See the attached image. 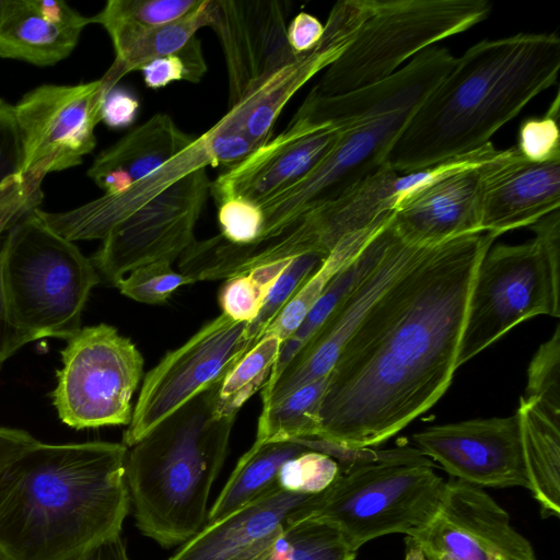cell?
Returning a JSON list of instances; mask_svg holds the SVG:
<instances>
[{
	"label": "cell",
	"mask_w": 560,
	"mask_h": 560,
	"mask_svg": "<svg viewBox=\"0 0 560 560\" xmlns=\"http://www.w3.org/2000/svg\"><path fill=\"white\" fill-rule=\"evenodd\" d=\"M494 240L476 233L430 247L380 296L328 374L317 438L371 448L438 402L457 370L474 277Z\"/></svg>",
	"instance_id": "1"
},
{
	"label": "cell",
	"mask_w": 560,
	"mask_h": 560,
	"mask_svg": "<svg viewBox=\"0 0 560 560\" xmlns=\"http://www.w3.org/2000/svg\"><path fill=\"white\" fill-rule=\"evenodd\" d=\"M128 447L38 442L0 475V546L13 560H71L120 535Z\"/></svg>",
	"instance_id": "2"
},
{
	"label": "cell",
	"mask_w": 560,
	"mask_h": 560,
	"mask_svg": "<svg viewBox=\"0 0 560 560\" xmlns=\"http://www.w3.org/2000/svg\"><path fill=\"white\" fill-rule=\"evenodd\" d=\"M560 38L518 33L469 47L412 112L386 165L422 172L480 151L539 93L557 82Z\"/></svg>",
	"instance_id": "3"
},
{
	"label": "cell",
	"mask_w": 560,
	"mask_h": 560,
	"mask_svg": "<svg viewBox=\"0 0 560 560\" xmlns=\"http://www.w3.org/2000/svg\"><path fill=\"white\" fill-rule=\"evenodd\" d=\"M221 382L128 448L126 482L136 526L164 548L184 544L207 523L209 494L235 420L215 413Z\"/></svg>",
	"instance_id": "4"
},
{
	"label": "cell",
	"mask_w": 560,
	"mask_h": 560,
	"mask_svg": "<svg viewBox=\"0 0 560 560\" xmlns=\"http://www.w3.org/2000/svg\"><path fill=\"white\" fill-rule=\"evenodd\" d=\"M0 270L11 320L31 341L74 336L101 280L92 260L50 229L38 208L0 242Z\"/></svg>",
	"instance_id": "5"
},
{
	"label": "cell",
	"mask_w": 560,
	"mask_h": 560,
	"mask_svg": "<svg viewBox=\"0 0 560 560\" xmlns=\"http://www.w3.org/2000/svg\"><path fill=\"white\" fill-rule=\"evenodd\" d=\"M535 237L491 245L476 270L456 368L467 363L520 323L560 316V211L529 226Z\"/></svg>",
	"instance_id": "6"
},
{
	"label": "cell",
	"mask_w": 560,
	"mask_h": 560,
	"mask_svg": "<svg viewBox=\"0 0 560 560\" xmlns=\"http://www.w3.org/2000/svg\"><path fill=\"white\" fill-rule=\"evenodd\" d=\"M445 487L432 462L417 447L404 445L339 472L320 493L312 515L335 526L358 551L377 537L411 536L424 528L438 512Z\"/></svg>",
	"instance_id": "7"
},
{
	"label": "cell",
	"mask_w": 560,
	"mask_h": 560,
	"mask_svg": "<svg viewBox=\"0 0 560 560\" xmlns=\"http://www.w3.org/2000/svg\"><path fill=\"white\" fill-rule=\"evenodd\" d=\"M353 38L311 90L349 93L393 75L407 60L487 20L488 0H369Z\"/></svg>",
	"instance_id": "8"
},
{
	"label": "cell",
	"mask_w": 560,
	"mask_h": 560,
	"mask_svg": "<svg viewBox=\"0 0 560 560\" xmlns=\"http://www.w3.org/2000/svg\"><path fill=\"white\" fill-rule=\"evenodd\" d=\"M61 359L51 397L65 424L81 430L130 423L144 361L129 338L107 324L88 326L67 340Z\"/></svg>",
	"instance_id": "9"
},
{
	"label": "cell",
	"mask_w": 560,
	"mask_h": 560,
	"mask_svg": "<svg viewBox=\"0 0 560 560\" xmlns=\"http://www.w3.org/2000/svg\"><path fill=\"white\" fill-rule=\"evenodd\" d=\"M246 323L223 313L151 369L121 443L135 445L162 420L218 382L252 348Z\"/></svg>",
	"instance_id": "10"
},
{
	"label": "cell",
	"mask_w": 560,
	"mask_h": 560,
	"mask_svg": "<svg viewBox=\"0 0 560 560\" xmlns=\"http://www.w3.org/2000/svg\"><path fill=\"white\" fill-rule=\"evenodd\" d=\"M114 88L104 75L75 85L44 84L13 105L23 176L42 184L48 173L81 164L96 145L103 101Z\"/></svg>",
	"instance_id": "11"
},
{
	"label": "cell",
	"mask_w": 560,
	"mask_h": 560,
	"mask_svg": "<svg viewBox=\"0 0 560 560\" xmlns=\"http://www.w3.org/2000/svg\"><path fill=\"white\" fill-rule=\"evenodd\" d=\"M210 186L207 167H200L116 225L91 258L98 275L115 285L141 266L173 264L196 241L195 228Z\"/></svg>",
	"instance_id": "12"
},
{
	"label": "cell",
	"mask_w": 560,
	"mask_h": 560,
	"mask_svg": "<svg viewBox=\"0 0 560 560\" xmlns=\"http://www.w3.org/2000/svg\"><path fill=\"white\" fill-rule=\"evenodd\" d=\"M417 107L376 113L349 125L308 175L260 206L265 223L258 240L278 234L301 215L334 201L376 173L386 164L392 143Z\"/></svg>",
	"instance_id": "13"
},
{
	"label": "cell",
	"mask_w": 560,
	"mask_h": 560,
	"mask_svg": "<svg viewBox=\"0 0 560 560\" xmlns=\"http://www.w3.org/2000/svg\"><path fill=\"white\" fill-rule=\"evenodd\" d=\"M405 560H538L483 488L451 478L431 522L405 536Z\"/></svg>",
	"instance_id": "14"
},
{
	"label": "cell",
	"mask_w": 560,
	"mask_h": 560,
	"mask_svg": "<svg viewBox=\"0 0 560 560\" xmlns=\"http://www.w3.org/2000/svg\"><path fill=\"white\" fill-rule=\"evenodd\" d=\"M495 151L490 143L478 152L432 167L425 179L400 194L390 217L396 234L409 245L434 247L482 233L481 172Z\"/></svg>",
	"instance_id": "15"
},
{
	"label": "cell",
	"mask_w": 560,
	"mask_h": 560,
	"mask_svg": "<svg viewBox=\"0 0 560 560\" xmlns=\"http://www.w3.org/2000/svg\"><path fill=\"white\" fill-rule=\"evenodd\" d=\"M290 2L210 0V23L225 59L229 108L298 56L287 37Z\"/></svg>",
	"instance_id": "16"
},
{
	"label": "cell",
	"mask_w": 560,
	"mask_h": 560,
	"mask_svg": "<svg viewBox=\"0 0 560 560\" xmlns=\"http://www.w3.org/2000/svg\"><path fill=\"white\" fill-rule=\"evenodd\" d=\"M412 440L451 478L481 488H529L516 412L429 427Z\"/></svg>",
	"instance_id": "17"
},
{
	"label": "cell",
	"mask_w": 560,
	"mask_h": 560,
	"mask_svg": "<svg viewBox=\"0 0 560 560\" xmlns=\"http://www.w3.org/2000/svg\"><path fill=\"white\" fill-rule=\"evenodd\" d=\"M428 248L409 245L395 232L378 264L338 304L277 378L262 387V408L307 383L327 376L372 305Z\"/></svg>",
	"instance_id": "18"
},
{
	"label": "cell",
	"mask_w": 560,
	"mask_h": 560,
	"mask_svg": "<svg viewBox=\"0 0 560 560\" xmlns=\"http://www.w3.org/2000/svg\"><path fill=\"white\" fill-rule=\"evenodd\" d=\"M347 127L317 125L293 116L282 132L211 182L210 195L217 206L236 197L261 206L308 175Z\"/></svg>",
	"instance_id": "19"
},
{
	"label": "cell",
	"mask_w": 560,
	"mask_h": 560,
	"mask_svg": "<svg viewBox=\"0 0 560 560\" xmlns=\"http://www.w3.org/2000/svg\"><path fill=\"white\" fill-rule=\"evenodd\" d=\"M370 11L369 0H342L331 8L324 34L310 51L276 72L258 90L229 108L215 124L242 130L259 145L272 138L273 127L289 101L313 77L330 66L348 46Z\"/></svg>",
	"instance_id": "20"
},
{
	"label": "cell",
	"mask_w": 560,
	"mask_h": 560,
	"mask_svg": "<svg viewBox=\"0 0 560 560\" xmlns=\"http://www.w3.org/2000/svg\"><path fill=\"white\" fill-rule=\"evenodd\" d=\"M560 207V161L530 162L516 148L498 150L483 164L480 229L494 237L530 226Z\"/></svg>",
	"instance_id": "21"
},
{
	"label": "cell",
	"mask_w": 560,
	"mask_h": 560,
	"mask_svg": "<svg viewBox=\"0 0 560 560\" xmlns=\"http://www.w3.org/2000/svg\"><path fill=\"white\" fill-rule=\"evenodd\" d=\"M320 493L276 489L206 524L167 560H258L285 525L313 514Z\"/></svg>",
	"instance_id": "22"
},
{
	"label": "cell",
	"mask_w": 560,
	"mask_h": 560,
	"mask_svg": "<svg viewBox=\"0 0 560 560\" xmlns=\"http://www.w3.org/2000/svg\"><path fill=\"white\" fill-rule=\"evenodd\" d=\"M211 166L200 137L180 154L150 175L135 182L125 191L102 197L62 212L38 213L46 224L62 237L74 241L103 240L116 225L185 175Z\"/></svg>",
	"instance_id": "23"
},
{
	"label": "cell",
	"mask_w": 560,
	"mask_h": 560,
	"mask_svg": "<svg viewBox=\"0 0 560 560\" xmlns=\"http://www.w3.org/2000/svg\"><path fill=\"white\" fill-rule=\"evenodd\" d=\"M93 23L65 1L4 0L0 18V58L52 66L75 48Z\"/></svg>",
	"instance_id": "24"
},
{
	"label": "cell",
	"mask_w": 560,
	"mask_h": 560,
	"mask_svg": "<svg viewBox=\"0 0 560 560\" xmlns=\"http://www.w3.org/2000/svg\"><path fill=\"white\" fill-rule=\"evenodd\" d=\"M195 139L170 115L158 113L103 150L88 176L106 195L122 192L180 154Z\"/></svg>",
	"instance_id": "25"
},
{
	"label": "cell",
	"mask_w": 560,
	"mask_h": 560,
	"mask_svg": "<svg viewBox=\"0 0 560 560\" xmlns=\"http://www.w3.org/2000/svg\"><path fill=\"white\" fill-rule=\"evenodd\" d=\"M516 413L529 488L542 517L560 516V418L521 397Z\"/></svg>",
	"instance_id": "26"
},
{
	"label": "cell",
	"mask_w": 560,
	"mask_h": 560,
	"mask_svg": "<svg viewBox=\"0 0 560 560\" xmlns=\"http://www.w3.org/2000/svg\"><path fill=\"white\" fill-rule=\"evenodd\" d=\"M210 23V0L183 19L158 27L118 24L104 27L115 49V59L105 75L114 83L148 62L172 54L187 44Z\"/></svg>",
	"instance_id": "27"
},
{
	"label": "cell",
	"mask_w": 560,
	"mask_h": 560,
	"mask_svg": "<svg viewBox=\"0 0 560 560\" xmlns=\"http://www.w3.org/2000/svg\"><path fill=\"white\" fill-rule=\"evenodd\" d=\"M296 441L256 443L243 454L215 502L208 512L207 523L217 522L265 494L280 489L277 477L290 458L306 451Z\"/></svg>",
	"instance_id": "28"
},
{
	"label": "cell",
	"mask_w": 560,
	"mask_h": 560,
	"mask_svg": "<svg viewBox=\"0 0 560 560\" xmlns=\"http://www.w3.org/2000/svg\"><path fill=\"white\" fill-rule=\"evenodd\" d=\"M394 234L395 231L389 217L355 258L331 279L298 329L282 342L278 360L266 385L277 378L290 360L320 327L338 304L378 264L388 248Z\"/></svg>",
	"instance_id": "29"
},
{
	"label": "cell",
	"mask_w": 560,
	"mask_h": 560,
	"mask_svg": "<svg viewBox=\"0 0 560 560\" xmlns=\"http://www.w3.org/2000/svg\"><path fill=\"white\" fill-rule=\"evenodd\" d=\"M22 160L14 106L0 98V236L43 200L40 183L23 176Z\"/></svg>",
	"instance_id": "30"
},
{
	"label": "cell",
	"mask_w": 560,
	"mask_h": 560,
	"mask_svg": "<svg viewBox=\"0 0 560 560\" xmlns=\"http://www.w3.org/2000/svg\"><path fill=\"white\" fill-rule=\"evenodd\" d=\"M327 383L328 375L307 383L262 408L255 442L317 438L320 432V404Z\"/></svg>",
	"instance_id": "31"
},
{
	"label": "cell",
	"mask_w": 560,
	"mask_h": 560,
	"mask_svg": "<svg viewBox=\"0 0 560 560\" xmlns=\"http://www.w3.org/2000/svg\"><path fill=\"white\" fill-rule=\"evenodd\" d=\"M389 217L342 240L320 267L302 284L265 334H273L282 342L285 341L301 325L331 279L355 258Z\"/></svg>",
	"instance_id": "32"
},
{
	"label": "cell",
	"mask_w": 560,
	"mask_h": 560,
	"mask_svg": "<svg viewBox=\"0 0 560 560\" xmlns=\"http://www.w3.org/2000/svg\"><path fill=\"white\" fill-rule=\"evenodd\" d=\"M353 551L330 523L308 515L292 521L258 560H355Z\"/></svg>",
	"instance_id": "33"
},
{
	"label": "cell",
	"mask_w": 560,
	"mask_h": 560,
	"mask_svg": "<svg viewBox=\"0 0 560 560\" xmlns=\"http://www.w3.org/2000/svg\"><path fill=\"white\" fill-rule=\"evenodd\" d=\"M282 341L266 332L225 374L217 395L218 417H236L244 404L268 382Z\"/></svg>",
	"instance_id": "34"
},
{
	"label": "cell",
	"mask_w": 560,
	"mask_h": 560,
	"mask_svg": "<svg viewBox=\"0 0 560 560\" xmlns=\"http://www.w3.org/2000/svg\"><path fill=\"white\" fill-rule=\"evenodd\" d=\"M293 258L268 261L225 279L218 295L222 313L235 322L252 323Z\"/></svg>",
	"instance_id": "35"
},
{
	"label": "cell",
	"mask_w": 560,
	"mask_h": 560,
	"mask_svg": "<svg viewBox=\"0 0 560 560\" xmlns=\"http://www.w3.org/2000/svg\"><path fill=\"white\" fill-rule=\"evenodd\" d=\"M202 0H109L95 15L93 23L158 27L176 22L195 11Z\"/></svg>",
	"instance_id": "36"
},
{
	"label": "cell",
	"mask_w": 560,
	"mask_h": 560,
	"mask_svg": "<svg viewBox=\"0 0 560 560\" xmlns=\"http://www.w3.org/2000/svg\"><path fill=\"white\" fill-rule=\"evenodd\" d=\"M326 258L327 255L316 252L293 258L272 287L257 317L246 326L252 347L258 342L271 322Z\"/></svg>",
	"instance_id": "37"
},
{
	"label": "cell",
	"mask_w": 560,
	"mask_h": 560,
	"mask_svg": "<svg viewBox=\"0 0 560 560\" xmlns=\"http://www.w3.org/2000/svg\"><path fill=\"white\" fill-rule=\"evenodd\" d=\"M525 400L560 418V326L539 346L527 369Z\"/></svg>",
	"instance_id": "38"
},
{
	"label": "cell",
	"mask_w": 560,
	"mask_h": 560,
	"mask_svg": "<svg viewBox=\"0 0 560 560\" xmlns=\"http://www.w3.org/2000/svg\"><path fill=\"white\" fill-rule=\"evenodd\" d=\"M194 283V279L175 271L171 262L156 261L130 271L115 287L131 300L155 305L165 303L179 288Z\"/></svg>",
	"instance_id": "39"
},
{
	"label": "cell",
	"mask_w": 560,
	"mask_h": 560,
	"mask_svg": "<svg viewBox=\"0 0 560 560\" xmlns=\"http://www.w3.org/2000/svg\"><path fill=\"white\" fill-rule=\"evenodd\" d=\"M207 70L201 40L194 36L178 50L148 62L139 71L147 88L159 90L177 81L198 83Z\"/></svg>",
	"instance_id": "40"
},
{
	"label": "cell",
	"mask_w": 560,
	"mask_h": 560,
	"mask_svg": "<svg viewBox=\"0 0 560 560\" xmlns=\"http://www.w3.org/2000/svg\"><path fill=\"white\" fill-rule=\"evenodd\" d=\"M338 475L339 466L334 458L306 450L280 467L277 483L284 491L318 494L325 491Z\"/></svg>",
	"instance_id": "41"
},
{
	"label": "cell",
	"mask_w": 560,
	"mask_h": 560,
	"mask_svg": "<svg viewBox=\"0 0 560 560\" xmlns=\"http://www.w3.org/2000/svg\"><path fill=\"white\" fill-rule=\"evenodd\" d=\"M559 95L546 114L528 117L518 127L516 150L530 162L560 161Z\"/></svg>",
	"instance_id": "42"
},
{
	"label": "cell",
	"mask_w": 560,
	"mask_h": 560,
	"mask_svg": "<svg viewBox=\"0 0 560 560\" xmlns=\"http://www.w3.org/2000/svg\"><path fill=\"white\" fill-rule=\"evenodd\" d=\"M218 222L223 238L233 244L247 245L261 236L265 215L259 205L236 197L218 206Z\"/></svg>",
	"instance_id": "43"
},
{
	"label": "cell",
	"mask_w": 560,
	"mask_h": 560,
	"mask_svg": "<svg viewBox=\"0 0 560 560\" xmlns=\"http://www.w3.org/2000/svg\"><path fill=\"white\" fill-rule=\"evenodd\" d=\"M211 166L229 170L254 153L259 145L242 130H229L213 125L201 135Z\"/></svg>",
	"instance_id": "44"
},
{
	"label": "cell",
	"mask_w": 560,
	"mask_h": 560,
	"mask_svg": "<svg viewBox=\"0 0 560 560\" xmlns=\"http://www.w3.org/2000/svg\"><path fill=\"white\" fill-rule=\"evenodd\" d=\"M140 108L138 97L122 88L112 89L105 96L101 110V121L109 128L131 126Z\"/></svg>",
	"instance_id": "45"
},
{
	"label": "cell",
	"mask_w": 560,
	"mask_h": 560,
	"mask_svg": "<svg viewBox=\"0 0 560 560\" xmlns=\"http://www.w3.org/2000/svg\"><path fill=\"white\" fill-rule=\"evenodd\" d=\"M324 24L314 15L300 12L287 27L289 45L294 54L300 55L312 50L324 34Z\"/></svg>",
	"instance_id": "46"
},
{
	"label": "cell",
	"mask_w": 560,
	"mask_h": 560,
	"mask_svg": "<svg viewBox=\"0 0 560 560\" xmlns=\"http://www.w3.org/2000/svg\"><path fill=\"white\" fill-rule=\"evenodd\" d=\"M31 339L11 320L0 270V366Z\"/></svg>",
	"instance_id": "47"
},
{
	"label": "cell",
	"mask_w": 560,
	"mask_h": 560,
	"mask_svg": "<svg viewBox=\"0 0 560 560\" xmlns=\"http://www.w3.org/2000/svg\"><path fill=\"white\" fill-rule=\"evenodd\" d=\"M38 442L25 430L0 427V475Z\"/></svg>",
	"instance_id": "48"
},
{
	"label": "cell",
	"mask_w": 560,
	"mask_h": 560,
	"mask_svg": "<svg viewBox=\"0 0 560 560\" xmlns=\"http://www.w3.org/2000/svg\"><path fill=\"white\" fill-rule=\"evenodd\" d=\"M71 560H130L125 540L113 536L95 545Z\"/></svg>",
	"instance_id": "49"
},
{
	"label": "cell",
	"mask_w": 560,
	"mask_h": 560,
	"mask_svg": "<svg viewBox=\"0 0 560 560\" xmlns=\"http://www.w3.org/2000/svg\"><path fill=\"white\" fill-rule=\"evenodd\" d=\"M0 560H13L5 550L0 546Z\"/></svg>",
	"instance_id": "50"
},
{
	"label": "cell",
	"mask_w": 560,
	"mask_h": 560,
	"mask_svg": "<svg viewBox=\"0 0 560 560\" xmlns=\"http://www.w3.org/2000/svg\"><path fill=\"white\" fill-rule=\"evenodd\" d=\"M3 3H4V0H0V18H1V12H2V8H3Z\"/></svg>",
	"instance_id": "51"
}]
</instances>
